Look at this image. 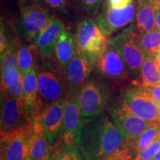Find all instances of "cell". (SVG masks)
Listing matches in <instances>:
<instances>
[{"instance_id":"24","label":"cell","mask_w":160,"mask_h":160,"mask_svg":"<svg viewBox=\"0 0 160 160\" xmlns=\"http://www.w3.org/2000/svg\"><path fill=\"white\" fill-rule=\"evenodd\" d=\"M35 47L33 45H23L19 46L17 51V62L20 71L25 73L34 68Z\"/></svg>"},{"instance_id":"37","label":"cell","mask_w":160,"mask_h":160,"mask_svg":"<svg viewBox=\"0 0 160 160\" xmlns=\"http://www.w3.org/2000/svg\"><path fill=\"white\" fill-rule=\"evenodd\" d=\"M151 160H160V150L157 153V155H156Z\"/></svg>"},{"instance_id":"25","label":"cell","mask_w":160,"mask_h":160,"mask_svg":"<svg viewBox=\"0 0 160 160\" xmlns=\"http://www.w3.org/2000/svg\"><path fill=\"white\" fill-rule=\"evenodd\" d=\"M50 160H85V159L77 145L63 144L62 147L52 156Z\"/></svg>"},{"instance_id":"33","label":"cell","mask_w":160,"mask_h":160,"mask_svg":"<svg viewBox=\"0 0 160 160\" xmlns=\"http://www.w3.org/2000/svg\"><path fill=\"white\" fill-rule=\"evenodd\" d=\"M84 8L88 11H93L100 5L102 0H81Z\"/></svg>"},{"instance_id":"15","label":"cell","mask_w":160,"mask_h":160,"mask_svg":"<svg viewBox=\"0 0 160 160\" xmlns=\"http://www.w3.org/2000/svg\"><path fill=\"white\" fill-rule=\"evenodd\" d=\"M65 99L59 100L45 106L34 119L39 120L51 144L62 131Z\"/></svg>"},{"instance_id":"29","label":"cell","mask_w":160,"mask_h":160,"mask_svg":"<svg viewBox=\"0 0 160 160\" xmlns=\"http://www.w3.org/2000/svg\"><path fill=\"white\" fill-rule=\"evenodd\" d=\"M5 93L16 97H23V75L22 73L19 79L13 85L10 86Z\"/></svg>"},{"instance_id":"22","label":"cell","mask_w":160,"mask_h":160,"mask_svg":"<svg viewBox=\"0 0 160 160\" xmlns=\"http://www.w3.org/2000/svg\"><path fill=\"white\" fill-rule=\"evenodd\" d=\"M139 41L145 57H154L160 51V31L158 29L140 33Z\"/></svg>"},{"instance_id":"11","label":"cell","mask_w":160,"mask_h":160,"mask_svg":"<svg viewBox=\"0 0 160 160\" xmlns=\"http://www.w3.org/2000/svg\"><path fill=\"white\" fill-rule=\"evenodd\" d=\"M92 65L100 75L114 82H122L128 77L127 66L122 57L119 51L109 43Z\"/></svg>"},{"instance_id":"1","label":"cell","mask_w":160,"mask_h":160,"mask_svg":"<svg viewBox=\"0 0 160 160\" xmlns=\"http://www.w3.org/2000/svg\"><path fill=\"white\" fill-rule=\"evenodd\" d=\"M124 143L122 134L108 116L102 113L82 119L77 146L85 160H104Z\"/></svg>"},{"instance_id":"30","label":"cell","mask_w":160,"mask_h":160,"mask_svg":"<svg viewBox=\"0 0 160 160\" xmlns=\"http://www.w3.org/2000/svg\"><path fill=\"white\" fill-rule=\"evenodd\" d=\"M8 42L5 34V30L2 22L1 21V31H0V55L2 57L8 47Z\"/></svg>"},{"instance_id":"17","label":"cell","mask_w":160,"mask_h":160,"mask_svg":"<svg viewBox=\"0 0 160 160\" xmlns=\"http://www.w3.org/2000/svg\"><path fill=\"white\" fill-rule=\"evenodd\" d=\"M17 44H8L7 51L1 57V93H5L10 86L17 81L22 73L17 62Z\"/></svg>"},{"instance_id":"7","label":"cell","mask_w":160,"mask_h":160,"mask_svg":"<svg viewBox=\"0 0 160 160\" xmlns=\"http://www.w3.org/2000/svg\"><path fill=\"white\" fill-rule=\"evenodd\" d=\"M19 28L21 34L28 41L32 42L48 25L53 17L38 2H28L20 7Z\"/></svg>"},{"instance_id":"36","label":"cell","mask_w":160,"mask_h":160,"mask_svg":"<svg viewBox=\"0 0 160 160\" xmlns=\"http://www.w3.org/2000/svg\"><path fill=\"white\" fill-rule=\"evenodd\" d=\"M153 57H154V59H155L156 62H157V65L159 66V69H160V51L158 52L157 54H156Z\"/></svg>"},{"instance_id":"9","label":"cell","mask_w":160,"mask_h":160,"mask_svg":"<svg viewBox=\"0 0 160 160\" xmlns=\"http://www.w3.org/2000/svg\"><path fill=\"white\" fill-rule=\"evenodd\" d=\"M37 84L40 99L47 105L65 99L68 96L67 79L54 69L39 71L37 73Z\"/></svg>"},{"instance_id":"2","label":"cell","mask_w":160,"mask_h":160,"mask_svg":"<svg viewBox=\"0 0 160 160\" xmlns=\"http://www.w3.org/2000/svg\"><path fill=\"white\" fill-rule=\"evenodd\" d=\"M139 36L137 26L131 25L108 40L110 45L119 51L128 70L135 76L139 75L145 59V54L140 45Z\"/></svg>"},{"instance_id":"27","label":"cell","mask_w":160,"mask_h":160,"mask_svg":"<svg viewBox=\"0 0 160 160\" xmlns=\"http://www.w3.org/2000/svg\"><path fill=\"white\" fill-rule=\"evenodd\" d=\"M160 150V135L153 140L147 148L137 156L139 160H151Z\"/></svg>"},{"instance_id":"4","label":"cell","mask_w":160,"mask_h":160,"mask_svg":"<svg viewBox=\"0 0 160 160\" xmlns=\"http://www.w3.org/2000/svg\"><path fill=\"white\" fill-rule=\"evenodd\" d=\"M1 135L28 127L33 123L24 97L2 93Z\"/></svg>"},{"instance_id":"3","label":"cell","mask_w":160,"mask_h":160,"mask_svg":"<svg viewBox=\"0 0 160 160\" xmlns=\"http://www.w3.org/2000/svg\"><path fill=\"white\" fill-rule=\"evenodd\" d=\"M77 49L84 54L93 64L108 45V40L104 32L93 19L83 20L77 26L75 36Z\"/></svg>"},{"instance_id":"13","label":"cell","mask_w":160,"mask_h":160,"mask_svg":"<svg viewBox=\"0 0 160 160\" xmlns=\"http://www.w3.org/2000/svg\"><path fill=\"white\" fill-rule=\"evenodd\" d=\"M92 68L93 65L87 56L77 49L65 69L68 94L77 97L80 89L88 79Z\"/></svg>"},{"instance_id":"35","label":"cell","mask_w":160,"mask_h":160,"mask_svg":"<svg viewBox=\"0 0 160 160\" xmlns=\"http://www.w3.org/2000/svg\"><path fill=\"white\" fill-rule=\"evenodd\" d=\"M138 5H148V4H155L157 0H136Z\"/></svg>"},{"instance_id":"32","label":"cell","mask_w":160,"mask_h":160,"mask_svg":"<svg viewBox=\"0 0 160 160\" xmlns=\"http://www.w3.org/2000/svg\"><path fill=\"white\" fill-rule=\"evenodd\" d=\"M42 1L53 8L60 10L62 11H66L65 0H42Z\"/></svg>"},{"instance_id":"10","label":"cell","mask_w":160,"mask_h":160,"mask_svg":"<svg viewBox=\"0 0 160 160\" xmlns=\"http://www.w3.org/2000/svg\"><path fill=\"white\" fill-rule=\"evenodd\" d=\"M79 105L82 117H91L103 112L108 102L105 87L97 80L88 79L78 93Z\"/></svg>"},{"instance_id":"20","label":"cell","mask_w":160,"mask_h":160,"mask_svg":"<svg viewBox=\"0 0 160 160\" xmlns=\"http://www.w3.org/2000/svg\"><path fill=\"white\" fill-rule=\"evenodd\" d=\"M135 25L140 33H147L157 28L155 4L138 5Z\"/></svg>"},{"instance_id":"16","label":"cell","mask_w":160,"mask_h":160,"mask_svg":"<svg viewBox=\"0 0 160 160\" xmlns=\"http://www.w3.org/2000/svg\"><path fill=\"white\" fill-rule=\"evenodd\" d=\"M65 25L59 19L53 17L36 39V47L39 53L46 59L54 55L55 48L59 36L65 31Z\"/></svg>"},{"instance_id":"6","label":"cell","mask_w":160,"mask_h":160,"mask_svg":"<svg viewBox=\"0 0 160 160\" xmlns=\"http://www.w3.org/2000/svg\"><path fill=\"white\" fill-rule=\"evenodd\" d=\"M33 123L1 135V160H32Z\"/></svg>"},{"instance_id":"23","label":"cell","mask_w":160,"mask_h":160,"mask_svg":"<svg viewBox=\"0 0 160 160\" xmlns=\"http://www.w3.org/2000/svg\"><path fill=\"white\" fill-rule=\"evenodd\" d=\"M160 135V122H157L153 125L150 126L143 132L142 134L138 138V139L133 144L136 157L141 152L147 148L153 141Z\"/></svg>"},{"instance_id":"5","label":"cell","mask_w":160,"mask_h":160,"mask_svg":"<svg viewBox=\"0 0 160 160\" xmlns=\"http://www.w3.org/2000/svg\"><path fill=\"white\" fill-rule=\"evenodd\" d=\"M111 118L122 134L125 142L133 146L146 129L157 122L148 121L134 114L123 99L111 110Z\"/></svg>"},{"instance_id":"8","label":"cell","mask_w":160,"mask_h":160,"mask_svg":"<svg viewBox=\"0 0 160 160\" xmlns=\"http://www.w3.org/2000/svg\"><path fill=\"white\" fill-rule=\"evenodd\" d=\"M127 88L122 99L129 109L138 117L151 122H160V105L138 84Z\"/></svg>"},{"instance_id":"34","label":"cell","mask_w":160,"mask_h":160,"mask_svg":"<svg viewBox=\"0 0 160 160\" xmlns=\"http://www.w3.org/2000/svg\"><path fill=\"white\" fill-rule=\"evenodd\" d=\"M156 26L160 31V6H156Z\"/></svg>"},{"instance_id":"39","label":"cell","mask_w":160,"mask_h":160,"mask_svg":"<svg viewBox=\"0 0 160 160\" xmlns=\"http://www.w3.org/2000/svg\"><path fill=\"white\" fill-rule=\"evenodd\" d=\"M160 0H157V2H159Z\"/></svg>"},{"instance_id":"26","label":"cell","mask_w":160,"mask_h":160,"mask_svg":"<svg viewBox=\"0 0 160 160\" xmlns=\"http://www.w3.org/2000/svg\"><path fill=\"white\" fill-rule=\"evenodd\" d=\"M134 153L133 146L131 144L125 142L121 147L112 152L104 160H133L135 158H133Z\"/></svg>"},{"instance_id":"18","label":"cell","mask_w":160,"mask_h":160,"mask_svg":"<svg viewBox=\"0 0 160 160\" xmlns=\"http://www.w3.org/2000/svg\"><path fill=\"white\" fill-rule=\"evenodd\" d=\"M52 144L39 120H33L31 157L32 160H50L52 157Z\"/></svg>"},{"instance_id":"12","label":"cell","mask_w":160,"mask_h":160,"mask_svg":"<svg viewBox=\"0 0 160 160\" xmlns=\"http://www.w3.org/2000/svg\"><path fill=\"white\" fill-rule=\"evenodd\" d=\"M137 8L132 3L123 8H111L107 5L98 15L96 22L104 33L109 37L136 19Z\"/></svg>"},{"instance_id":"31","label":"cell","mask_w":160,"mask_h":160,"mask_svg":"<svg viewBox=\"0 0 160 160\" xmlns=\"http://www.w3.org/2000/svg\"><path fill=\"white\" fill-rule=\"evenodd\" d=\"M133 2V0H107V6L111 8H123Z\"/></svg>"},{"instance_id":"28","label":"cell","mask_w":160,"mask_h":160,"mask_svg":"<svg viewBox=\"0 0 160 160\" xmlns=\"http://www.w3.org/2000/svg\"><path fill=\"white\" fill-rule=\"evenodd\" d=\"M133 83L141 85L154 99L156 102L160 105V85H143L140 84L138 81H134Z\"/></svg>"},{"instance_id":"14","label":"cell","mask_w":160,"mask_h":160,"mask_svg":"<svg viewBox=\"0 0 160 160\" xmlns=\"http://www.w3.org/2000/svg\"><path fill=\"white\" fill-rule=\"evenodd\" d=\"M82 122V113L77 96L68 94L65 101L62 126V143L77 145Z\"/></svg>"},{"instance_id":"38","label":"cell","mask_w":160,"mask_h":160,"mask_svg":"<svg viewBox=\"0 0 160 160\" xmlns=\"http://www.w3.org/2000/svg\"><path fill=\"white\" fill-rule=\"evenodd\" d=\"M133 160H139V159H138V158L137 157H135L134 158V159H133Z\"/></svg>"},{"instance_id":"19","label":"cell","mask_w":160,"mask_h":160,"mask_svg":"<svg viewBox=\"0 0 160 160\" xmlns=\"http://www.w3.org/2000/svg\"><path fill=\"white\" fill-rule=\"evenodd\" d=\"M77 52L75 37L65 30L59 36L55 48V55L58 63L66 69L70 61Z\"/></svg>"},{"instance_id":"21","label":"cell","mask_w":160,"mask_h":160,"mask_svg":"<svg viewBox=\"0 0 160 160\" xmlns=\"http://www.w3.org/2000/svg\"><path fill=\"white\" fill-rule=\"evenodd\" d=\"M139 77H141L142 82H138L140 84L160 85V69L154 57L146 56L140 70Z\"/></svg>"}]
</instances>
